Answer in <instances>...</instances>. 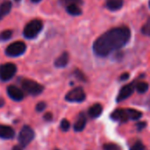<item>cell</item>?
<instances>
[{
  "instance_id": "1",
  "label": "cell",
  "mask_w": 150,
  "mask_h": 150,
  "mask_svg": "<svg viewBox=\"0 0 150 150\" xmlns=\"http://www.w3.org/2000/svg\"><path fill=\"white\" fill-rule=\"evenodd\" d=\"M131 37V31L122 26L112 28L101 34L93 43V51L98 57H106L124 47Z\"/></svg>"
},
{
  "instance_id": "2",
  "label": "cell",
  "mask_w": 150,
  "mask_h": 150,
  "mask_svg": "<svg viewBox=\"0 0 150 150\" xmlns=\"http://www.w3.org/2000/svg\"><path fill=\"white\" fill-rule=\"evenodd\" d=\"M43 27L42 21L40 19H33L28 22L24 28V35L27 39H33L38 35Z\"/></svg>"
},
{
  "instance_id": "3",
  "label": "cell",
  "mask_w": 150,
  "mask_h": 150,
  "mask_svg": "<svg viewBox=\"0 0 150 150\" xmlns=\"http://www.w3.org/2000/svg\"><path fill=\"white\" fill-rule=\"evenodd\" d=\"M21 86L23 88V89L29 95H38L42 93L44 88L42 85H40V83L32 80H23L21 81Z\"/></svg>"
},
{
  "instance_id": "4",
  "label": "cell",
  "mask_w": 150,
  "mask_h": 150,
  "mask_svg": "<svg viewBox=\"0 0 150 150\" xmlns=\"http://www.w3.org/2000/svg\"><path fill=\"white\" fill-rule=\"evenodd\" d=\"M17 66L12 63H6L0 65V80L3 81L10 80L16 73Z\"/></svg>"
},
{
  "instance_id": "5",
  "label": "cell",
  "mask_w": 150,
  "mask_h": 150,
  "mask_svg": "<svg viewBox=\"0 0 150 150\" xmlns=\"http://www.w3.org/2000/svg\"><path fill=\"white\" fill-rule=\"evenodd\" d=\"M33 138H34V132L31 127L25 126L22 128V130L18 134L19 145L22 148H25L30 144V142L33 140Z\"/></svg>"
},
{
  "instance_id": "6",
  "label": "cell",
  "mask_w": 150,
  "mask_h": 150,
  "mask_svg": "<svg viewBox=\"0 0 150 150\" xmlns=\"http://www.w3.org/2000/svg\"><path fill=\"white\" fill-rule=\"evenodd\" d=\"M26 46L25 42H15L11 44H10L6 50H5V54L9 57H18L22 55L25 51Z\"/></svg>"
},
{
  "instance_id": "7",
  "label": "cell",
  "mask_w": 150,
  "mask_h": 150,
  "mask_svg": "<svg viewBox=\"0 0 150 150\" xmlns=\"http://www.w3.org/2000/svg\"><path fill=\"white\" fill-rule=\"evenodd\" d=\"M86 95L83 91V89L80 87L75 88L72 90H70L65 96L66 101L71 102V103H82L85 100Z\"/></svg>"
},
{
  "instance_id": "8",
  "label": "cell",
  "mask_w": 150,
  "mask_h": 150,
  "mask_svg": "<svg viewBox=\"0 0 150 150\" xmlns=\"http://www.w3.org/2000/svg\"><path fill=\"white\" fill-rule=\"evenodd\" d=\"M7 94L9 95V97L11 99H12L13 101H21L24 98V93L23 91L17 88L16 86H9L7 88Z\"/></svg>"
},
{
  "instance_id": "9",
  "label": "cell",
  "mask_w": 150,
  "mask_h": 150,
  "mask_svg": "<svg viewBox=\"0 0 150 150\" xmlns=\"http://www.w3.org/2000/svg\"><path fill=\"white\" fill-rule=\"evenodd\" d=\"M134 90V86L133 84H127V85L124 86L120 89V93H119V95L117 96V102L120 103L121 101L126 100L129 96H131Z\"/></svg>"
},
{
  "instance_id": "10",
  "label": "cell",
  "mask_w": 150,
  "mask_h": 150,
  "mask_svg": "<svg viewBox=\"0 0 150 150\" xmlns=\"http://www.w3.org/2000/svg\"><path fill=\"white\" fill-rule=\"evenodd\" d=\"M15 135L14 130L8 126L0 125V138L4 140H10L12 139Z\"/></svg>"
},
{
  "instance_id": "11",
  "label": "cell",
  "mask_w": 150,
  "mask_h": 150,
  "mask_svg": "<svg viewBox=\"0 0 150 150\" xmlns=\"http://www.w3.org/2000/svg\"><path fill=\"white\" fill-rule=\"evenodd\" d=\"M111 118L113 120L116 121H121V122H127L128 120V117L127 114V111L123 109H119L113 111L111 115Z\"/></svg>"
},
{
  "instance_id": "12",
  "label": "cell",
  "mask_w": 150,
  "mask_h": 150,
  "mask_svg": "<svg viewBox=\"0 0 150 150\" xmlns=\"http://www.w3.org/2000/svg\"><path fill=\"white\" fill-rule=\"evenodd\" d=\"M105 4L109 10L117 11V10H120L123 6L124 0H106Z\"/></svg>"
},
{
  "instance_id": "13",
  "label": "cell",
  "mask_w": 150,
  "mask_h": 150,
  "mask_svg": "<svg viewBox=\"0 0 150 150\" xmlns=\"http://www.w3.org/2000/svg\"><path fill=\"white\" fill-rule=\"evenodd\" d=\"M103 111V107L101 104L99 103H96L94 105H92L90 110H89V116L92 118H98L101 113Z\"/></svg>"
},
{
  "instance_id": "14",
  "label": "cell",
  "mask_w": 150,
  "mask_h": 150,
  "mask_svg": "<svg viewBox=\"0 0 150 150\" xmlns=\"http://www.w3.org/2000/svg\"><path fill=\"white\" fill-rule=\"evenodd\" d=\"M69 62V54L67 52H63L55 61H54V65L58 68H62L65 67L68 65Z\"/></svg>"
},
{
  "instance_id": "15",
  "label": "cell",
  "mask_w": 150,
  "mask_h": 150,
  "mask_svg": "<svg viewBox=\"0 0 150 150\" xmlns=\"http://www.w3.org/2000/svg\"><path fill=\"white\" fill-rule=\"evenodd\" d=\"M85 125H86V118L82 114V115L79 116V118L76 121V123L74 125V129H75L76 132H81V131H83L84 129Z\"/></svg>"
},
{
  "instance_id": "16",
  "label": "cell",
  "mask_w": 150,
  "mask_h": 150,
  "mask_svg": "<svg viewBox=\"0 0 150 150\" xmlns=\"http://www.w3.org/2000/svg\"><path fill=\"white\" fill-rule=\"evenodd\" d=\"M11 9V3L10 1H4L0 5V18L2 19L4 16L7 15Z\"/></svg>"
},
{
  "instance_id": "17",
  "label": "cell",
  "mask_w": 150,
  "mask_h": 150,
  "mask_svg": "<svg viewBox=\"0 0 150 150\" xmlns=\"http://www.w3.org/2000/svg\"><path fill=\"white\" fill-rule=\"evenodd\" d=\"M127 114L128 117V119H132V120H138L142 117V113L137 110H134V109H127Z\"/></svg>"
},
{
  "instance_id": "18",
  "label": "cell",
  "mask_w": 150,
  "mask_h": 150,
  "mask_svg": "<svg viewBox=\"0 0 150 150\" xmlns=\"http://www.w3.org/2000/svg\"><path fill=\"white\" fill-rule=\"evenodd\" d=\"M66 10L69 14L73 16H78L82 13V10L77 4H69L66 7Z\"/></svg>"
},
{
  "instance_id": "19",
  "label": "cell",
  "mask_w": 150,
  "mask_h": 150,
  "mask_svg": "<svg viewBox=\"0 0 150 150\" xmlns=\"http://www.w3.org/2000/svg\"><path fill=\"white\" fill-rule=\"evenodd\" d=\"M135 88H136L137 92H139L140 94H142V93H145V92L148 91V89H149V84L147 82L141 81V82H138L136 84Z\"/></svg>"
},
{
  "instance_id": "20",
  "label": "cell",
  "mask_w": 150,
  "mask_h": 150,
  "mask_svg": "<svg viewBox=\"0 0 150 150\" xmlns=\"http://www.w3.org/2000/svg\"><path fill=\"white\" fill-rule=\"evenodd\" d=\"M142 32L143 34L150 36V18L147 20V22L144 24V26L142 28Z\"/></svg>"
},
{
  "instance_id": "21",
  "label": "cell",
  "mask_w": 150,
  "mask_h": 150,
  "mask_svg": "<svg viewBox=\"0 0 150 150\" xmlns=\"http://www.w3.org/2000/svg\"><path fill=\"white\" fill-rule=\"evenodd\" d=\"M11 34H12V32L11 30H4L2 32V34H0V39L3 40V41H6V40H9L11 37Z\"/></svg>"
},
{
  "instance_id": "22",
  "label": "cell",
  "mask_w": 150,
  "mask_h": 150,
  "mask_svg": "<svg viewBox=\"0 0 150 150\" xmlns=\"http://www.w3.org/2000/svg\"><path fill=\"white\" fill-rule=\"evenodd\" d=\"M70 127V124L69 122L67 120V119H62V122H61V129L63 131V132H67Z\"/></svg>"
},
{
  "instance_id": "23",
  "label": "cell",
  "mask_w": 150,
  "mask_h": 150,
  "mask_svg": "<svg viewBox=\"0 0 150 150\" xmlns=\"http://www.w3.org/2000/svg\"><path fill=\"white\" fill-rule=\"evenodd\" d=\"M104 149L105 150H121L120 148L116 145V144H113V143H108V144H105L104 145Z\"/></svg>"
},
{
  "instance_id": "24",
  "label": "cell",
  "mask_w": 150,
  "mask_h": 150,
  "mask_svg": "<svg viewBox=\"0 0 150 150\" xmlns=\"http://www.w3.org/2000/svg\"><path fill=\"white\" fill-rule=\"evenodd\" d=\"M62 4H65V5H69V4H81L82 0H61Z\"/></svg>"
},
{
  "instance_id": "25",
  "label": "cell",
  "mask_w": 150,
  "mask_h": 150,
  "mask_svg": "<svg viewBox=\"0 0 150 150\" xmlns=\"http://www.w3.org/2000/svg\"><path fill=\"white\" fill-rule=\"evenodd\" d=\"M75 75H76V77L78 80H82V81H86V78H85L84 74H83L81 71L76 70V71H75Z\"/></svg>"
},
{
  "instance_id": "26",
  "label": "cell",
  "mask_w": 150,
  "mask_h": 150,
  "mask_svg": "<svg viewBox=\"0 0 150 150\" xmlns=\"http://www.w3.org/2000/svg\"><path fill=\"white\" fill-rule=\"evenodd\" d=\"M46 103H44V102H40V103H39L37 105H36V111H44L45 110V108H46Z\"/></svg>"
},
{
  "instance_id": "27",
  "label": "cell",
  "mask_w": 150,
  "mask_h": 150,
  "mask_svg": "<svg viewBox=\"0 0 150 150\" xmlns=\"http://www.w3.org/2000/svg\"><path fill=\"white\" fill-rule=\"evenodd\" d=\"M130 150H144V146L141 142H137L131 148Z\"/></svg>"
},
{
  "instance_id": "28",
  "label": "cell",
  "mask_w": 150,
  "mask_h": 150,
  "mask_svg": "<svg viewBox=\"0 0 150 150\" xmlns=\"http://www.w3.org/2000/svg\"><path fill=\"white\" fill-rule=\"evenodd\" d=\"M128 78H129V73L126 72V73H124V74L121 75L120 80H127Z\"/></svg>"
},
{
  "instance_id": "29",
  "label": "cell",
  "mask_w": 150,
  "mask_h": 150,
  "mask_svg": "<svg viewBox=\"0 0 150 150\" xmlns=\"http://www.w3.org/2000/svg\"><path fill=\"white\" fill-rule=\"evenodd\" d=\"M52 118H53V117H52V114H51V113H47V114L44 116V118H45L47 121H50V120L52 119Z\"/></svg>"
},
{
  "instance_id": "30",
  "label": "cell",
  "mask_w": 150,
  "mask_h": 150,
  "mask_svg": "<svg viewBox=\"0 0 150 150\" xmlns=\"http://www.w3.org/2000/svg\"><path fill=\"white\" fill-rule=\"evenodd\" d=\"M145 126H146V123H143V122H141V123L137 124V127H138L139 130H142L145 127Z\"/></svg>"
},
{
  "instance_id": "31",
  "label": "cell",
  "mask_w": 150,
  "mask_h": 150,
  "mask_svg": "<svg viewBox=\"0 0 150 150\" xmlns=\"http://www.w3.org/2000/svg\"><path fill=\"white\" fill-rule=\"evenodd\" d=\"M12 150H23V148L20 145H16L12 148Z\"/></svg>"
},
{
  "instance_id": "32",
  "label": "cell",
  "mask_w": 150,
  "mask_h": 150,
  "mask_svg": "<svg viewBox=\"0 0 150 150\" xmlns=\"http://www.w3.org/2000/svg\"><path fill=\"white\" fill-rule=\"evenodd\" d=\"M4 105V100L2 97H0V108H2Z\"/></svg>"
},
{
  "instance_id": "33",
  "label": "cell",
  "mask_w": 150,
  "mask_h": 150,
  "mask_svg": "<svg viewBox=\"0 0 150 150\" xmlns=\"http://www.w3.org/2000/svg\"><path fill=\"white\" fill-rule=\"evenodd\" d=\"M32 2H33V3H39V2H40L41 0H31Z\"/></svg>"
},
{
  "instance_id": "34",
  "label": "cell",
  "mask_w": 150,
  "mask_h": 150,
  "mask_svg": "<svg viewBox=\"0 0 150 150\" xmlns=\"http://www.w3.org/2000/svg\"><path fill=\"white\" fill-rule=\"evenodd\" d=\"M15 1H16V2H19L20 0H15Z\"/></svg>"
},
{
  "instance_id": "35",
  "label": "cell",
  "mask_w": 150,
  "mask_h": 150,
  "mask_svg": "<svg viewBox=\"0 0 150 150\" xmlns=\"http://www.w3.org/2000/svg\"><path fill=\"white\" fill-rule=\"evenodd\" d=\"M149 6H150V2H149Z\"/></svg>"
},
{
  "instance_id": "36",
  "label": "cell",
  "mask_w": 150,
  "mask_h": 150,
  "mask_svg": "<svg viewBox=\"0 0 150 150\" xmlns=\"http://www.w3.org/2000/svg\"><path fill=\"white\" fill-rule=\"evenodd\" d=\"M55 150H59V149H55Z\"/></svg>"
},
{
  "instance_id": "37",
  "label": "cell",
  "mask_w": 150,
  "mask_h": 150,
  "mask_svg": "<svg viewBox=\"0 0 150 150\" xmlns=\"http://www.w3.org/2000/svg\"><path fill=\"white\" fill-rule=\"evenodd\" d=\"M0 19H1V18H0Z\"/></svg>"
}]
</instances>
